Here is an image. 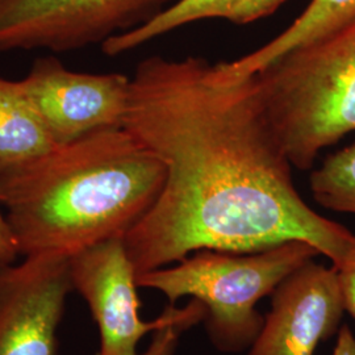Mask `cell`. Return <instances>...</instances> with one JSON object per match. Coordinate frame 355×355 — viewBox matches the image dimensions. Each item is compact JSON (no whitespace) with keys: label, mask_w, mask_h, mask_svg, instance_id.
I'll list each match as a JSON object with an SVG mask.
<instances>
[{"label":"cell","mask_w":355,"mask_h":355,"mask_svg":"<svg viewBox=\"0 0 355 355\" xmlns=\"http://www.w3.org/2000/svg\"><path fill=\"white\" fill-rule=\"evenodd\" d=\"M124 129L165 166L158 198L124 236L137 277L199 250L253 253L304 241L338 267L355 241L292 180L254 76L200 57L154 55L130 76Z\"/></svg>","instance_id":"6da1fadb"},{"label":"cell","mask_w":355,"mask_h":355,"mask_svg":"<svg viewBox=\"0 0 355 355\" xmlns=\"http://www.w3.org/2000/svg\"><path fill=\"white\" fill-rule=\"evenodd\" d=\"M162 162L127 129L92 133L0 179L20 257H71L124 239L158 198Z\"/></svg>","instance_id":"7a4b0ae2"},{"label":"cell","mask_w":355,"mask_h":355,"mask_svg":"<svg viewBox=\"0 0 355 355\" xmlns=\"http://www.w3.org/2000/svg\"><path fill=\"white\" fill-rule=\"evenodd\" d=\"M265 114L292 166L355 132V17L254 74Z\"/></svg>","instance_id":"3957f363"},{"label":"cell","mask_w":355,"mask_h":355,"mask_svg":"<svg viewBox=\"0 0 355 355\" xmlns=\"http://www.w3.org/2000/svg\"><path fill=\"white\" fill-rule=\"evenodd\" d=\"M318 249L288 241L253 253L199 250L171 267L137 277V286L164 293L170 305L191 296L205 309V328L221 352L239 353L252 346L265 318L257 304L292 272L315 259Z\"/></svg>","instance_id":"277c9868"},{"label":"cell","mask_w":355,"mask_h":355,"mask_svg":"<svg viewBox=\"0 0 355 355\" xmlns=\"http://www.w3.org/2000/svg\"><path fill=\"white\" fill-rule=\"evenodd\" d=\"M175 0H0V54L76 51L129 32Z\"/></svg>","instance_id":"5b68a950"},{"label":"cell","mask_w":355,"mask_h":355,"mask_svg":"<svg viewBox=\"0 0 355 355\" xmlns=\"http://www.w3.org/2000/svg\"><path fill=\"white\" fill-rule=\"evenodd\" d=\"M69 275L99 328V355H139L137 346L148 333L184 318H205L203 304L193 299L183 308L168 305L159 318L144 321L137 272L121 237L71 255Z\"/></svg>","instance_id":"8992f818"},{"label":"cell","mask_w":355,"mask_h":355,"mask_svg":"<svg viewBox=\"0 0 355 355\" xmlns=\"http://www.w3.org/2000/svg\"><path fill=\"white\" fill-rule=\"evenodd\" d=\"M20 83L57 146L124 125L129 76L78 73L55 57H44Z\"/></svg>","instance_id":"52a82bcc"},{"label":"cell","mask_w":355,"mask_h":355,"mask_svg":"<svg viewBox=\"0 0 355 355\" xmlns=\"http://www.w3.org/2000/svg\"><path fill=\"white\" fill-rule=\"evenodd\" d=\"M69 257L41 254L0 267V355H57Z\"/></svg>","instance_id":"ba28073f"},{"label":"cell","mask_w":355,"mask_h":355,"mask_svg":"<svg viewBox=\"0 0 355 355\" xmlns=\"http://www.w3.org/2000/svg\"><path fill=\"white\" fill-rule=\"evenodd\" d=\"M336 267L305 263L271 293V309L249 355H313L345 312Z\"/></svg>","instance_id":"9c48e42d"},{"label":"cell","mask_w":355,"mask_h":355,"mask_svg":"<svg viewBox=\"0 0 355 355\" xmlns=\"http://www.w3.org/2000/svg\"><path fill=\"white\" fill-rule=\"evenodd\" d=\"M55 148L20 80L0 78V179L21 171Z\"/></svg>","instance_id":"30bf717a"},{"label":"cell","mask_w":355,"mask_h":355,"mask_svg":"<svg viewBox=\"0 0 355 355\" xmlns=\"http://www.w3.org/2000/svg\"><path fill=\"white\" fill-rule=\"evenodd\" d=\"M354 17L355 0H311L304 11L278 36L241 58L218 62L216 67L227 79L254 76L286 51L327 35Z\"/></svg>","instance_id":"8fae6325"},{"label":"cell","mask_w":355,"mask_h":355,"mask_svg":"<svg viewBox=\"0 0 355 355\" xmlns=\"http://www.w3.org/2000/svg\"><path fill=\"white\" fill-rule=\"evenodd\" d=\"M237 1L239 0H175L145 24L104 41L103 53L116 57L135 51L154 38L161 37L191 23L208 19L227 20Z\"/></svg>","instance_id":"7c38bea8"},{"label":"cell","mask_w":355,"mask_h":355,"mask_svg":"<svg viewBox=\"0 0 355 355\" xmlns=\"http://www.w3.org/2000/svg\"><path fill=\"white\" fill-rule=\"evenodd\" d=\"M309 183L318 204L355 215V144L327 157L312 173Z\"/></svg>","instance_id":"4fadbf2b"},{"label":"cell","mask_w":355,"mask_h":355,"mask_svg":"<svg viewBox=\"0 0 355 355\" xmlns=\"http://www.w3.org/2000/svg\"><path fill=\"white\" fill-rule=\"evenodd\" d=\"M203 321V318H189L177 322L167 324L155 330L149 347L139 355H174L180 336L195 324Z\"/></svg>","instance_id":"5bb4252c"},{"label":"cell","mask_w":355,"mask_h":355,"mask_svg":"<svg viewBox=\"0 0 355 355\" xmlns=\"http://www.w3.org/2000/svg\"><path fill=\"white\" fill-rule=\"evenodd\" d=\"M286 0H239L228 21L236 26H246L275 12Z\"/></svg>","instance_id":"9a60e30c"},{"label":"cell","mask_w":355,"mask_h":355,"mask_svg":"<svg viewBox=\"0 0 355 355\" xmlns=\"http://www.w3.org/2000/svg\"><path fill=\"white\" fill-rule=\"evenodd\" d=\"M336 270L343 290L345 309L355 318V241L350 253Z\"/></svg>","instance_id":"2e32d148"},{"label":"cell","mask_w":355,"mask_h":355,"mask_svg":"<svg viewBox=\"0 0 355 355\" xmlns=\"http://www.w3.org/2000/svg\"><path fill=\"white\" fill-rule=\"evenodd\" d=\"M20 254L13 239L12 230L7 221L6 214L0 211V267L12 265Z\"/></svg>","instance_id":"e0dca14e"},{"label":"cell","mask_w":355,"mask_h":355,"mask_svg":"<svg viewBox=\"0 0 355 355\" xmlns=\"http://www.w3.org/2000/svg\"><path fill=\"white\" fill-rule=\"evenodd\" d=\"M331 355H355V337L349 327L343 325L338 331V338Z\"/></svg>","instance_id":"ac0fdd59"}]
</instances>
